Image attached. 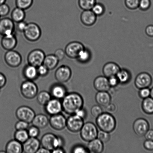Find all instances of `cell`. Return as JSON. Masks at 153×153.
Returning a JSON list of instances; mask_svg holds the SVG:
<instances>
[{
	"instance_id": "cell-1",
	"label": "cell",
	"mask_w": 153,
	"mask_h": 153,
	"mask_svg": "<svg viewBox=\"0 0 153 153\" xmlns=\"http://www.w3.org/2000/svg\"><path fill=\"white\" fill-rule=\"evenodd\" d=\"M63 111L68 115L75 114L83 107L84 100L80 94L76 92L68 93L62 99Z\"/></svg>"
},
{
	"instance_id": "cell-2",
	"label": "cell",
	"mask_w": 153,
	"mask_h": 153,
	"mask_svg": "<svg viewBox=\"0 0 153 153\" xmlns=\"http://www.w3.org/2000/svg\"><path fill=\"white\" fill-rule=\"evenodd\" d=\"M96 123L100 130L110 133L115 130L116 121L111 114L104 112L96 118Z\"/></svg>"
},
{
	"instance_id": "cell-3",
	"label": "cell",
	"mask_w": 153,
	"mask_h": 153,
	"mask_svg": "<svg viewBox=\"0 0 153 153\" xmlns=\"http://www.w3.org/2000/svg\"><path fill=\"white\" fill-rule=\"evenodd\" d=\"M40 142L42 146L49 150L51 152L55 148H62L64 144L63 138L50 133L43 135Z\"/></svg>"
},
{
	"instance_id": "cell-4",
	"label": "cell",
	"mask_w": 153,
	"mask_h": 153,
	"mask_svg": "<svg viewBox=\"0 0 153 153\" xmlns=\"http://www.w3.org/2000/svg\"><path fill=\"white\" fill-rule=\"evenodd\" d=\"M21 94L25 98L31 100L37 97L38 88L33 81L27 80L22 82L20 87Z\"/></svg>"
},
{
	"instance_id": "cell-5",
	"label": "cell",
	"mask_w": 153,
	"mask_h": 153,
	"mask_svg": "<svg viewBox=\"0 0 153 153\" xmlns=\"http://www.w3.org/2000/svg\"><path fill=\"white\" fill-rule=\"evenodd\" d=\"M80 131L82 139L85 141L88 142L96 138L98 133L95 124L90 122L84 123Z\"/></svg>"
},
{
	"instance_id": "cell-6",
	"label": "cell",
	"mask_w": 153,
	"mask_h": 153,
	"mask_svg": "<svg viewBox=\"0 0 153 153\" xmlns=\"http://www.w3.org/2000/svg\"><path fill=\"white\" fill-rule=\"evenodd\" d=\"M23 33L25 38L31 42L37 41L40 38L42 34L40 27L34 22L28 23Z\"/></svg>"
},
{
	"instance_id": "cell-7",
	"label": "cell",
	"mask_w": 153,
	"mask_h": 153,
	"mask_svg": "<svg viewBox=\"0 0 153 153\" xmlns=\"http://www.w3.org/2000/svg\"><path fill=\"white\" fill-rule=\"evenodd\" d=\"M16 117L19 120L31 123L36 115L35 112L29 106H22L18 108L16 112Z\"/></svg>"
},
{
	"instance_id": "cell-8",
	"label": "cell",
	"mask_w": 153,
	"mask_h": 153,
	"mask_svg": "<svg viewBox=\"0 0 153 153\" xmlns=\"http://www.w3.org/2000/svg\"><path fill=\"white\" fill-rule=\"evenodd\" d=\"M4 61L12 68H16L22 64V58L20 54L13 50L7 51L4 55Z\"/></svg>"
},
{
	"instance_id": "cell-9",
	"label": "cell",
	"mask_w": 153,
	"mask_h": 153,
	"mask_svg": "<svg viewBox=\"0 0 153 153\" xmlns=\"http://www.w3.org/2000/svg\"><path fill=\"white\" fill-rule=\"evenodd\" d=\"M46 56L43 51L40 49H35L28 54L27 60L28 64L37 67L43 64Z\"/></svg>"
},
{
	"instance_id": "cell-10",
	"label": "cell",
	"mask_w": 153,
	"mask_h": 153,
	"mask_svg": "<svg viewBox=\"0 0 153 153\" xmlns=\"http://www.w3.org/2000/svg\"><path fill=\"white\" fill-rule=\"evenodd\" d=\"M85 48L84 45L80 42L73 41L67 45L64 51L66 55L68 57L76 59L79 53Z\"/></svg>"
},
{
	"instance_id": "cell-11",
	"label": "cell",
	"mask_w": 153,
	"mask_h": 153,
	"mask_svg": "<svg viewBox=\"0 0 153 153\" xmlns=\"http://www.w3.org/2000/svg\"><path fill=\"white\" fill-rule=\"evenodd\" d=\"M84 124V119L73 114L67 118L66 127L72 132L76 133L80 131Z\"/></svg>"
},
{
	"instance_id": "cell-12",
	"label": "cell",
	"mask_w": 153,
	"mask_h": 153,
	"mask_svg": "<svg viewBox=\"0 0 153 153\" xmlns=\"http://www.w3.org/2000/svg\"><path fill=\"white\" fill-rule=\"evenodd\" d=\"M66 121L65 117L60 113L51 116L49 119V124L54 129L60 131L66 126Z\"/></svg>"
},
{
	"instance_id": "cell-13",
	"label": "cell",
	"mask_w": 153,
	"mask_h": 153,
	"mask_svg": "<svg viewBox=\"0 0 153 153\" xmlns=\"http://www.w3.org/2000/svg\"><path fill=\"white\" fill-rule=\"evenodd\" d=\"M14 22L10 18L0 19V35L5 36L14 34L15 29Z\"/></svg>"
},
{
	"instance_id": "cell-14",
	"label": "cell",
	"mask_w": 153,
	"mask_h": 153,
	"mask_svg": "<svg viewBox=\"0 0 153 153\" xmlns=\"http://www.w3.org/2000/svg\"><path fill=\"white\" fill-rule=\"evenodd\" d=\"M71 69L68 66L61 65L55 71V77L60 83H64L69 80L71 77Z\"/></svg>"
},
{
	"instance_id": "cell-15",
	"label": "cell",
	"mask_w": 153,
	"mask_h": 153,
	"mask_svg": "<svg viewBox=\"0 0 153 153\" xmlns=\"http://www.w3.org/2000/svg\"><path fill=\"white\" fill-rule=\"evenodd\" d=\"M44 106L46 112L51 116L61 113L63 111L62 102L58 99H51Z\"/></svg>"
},
{
	"instance_id": "cell-16",
	"label": "cell",
	"mask_w": 153,
	"mask_h": 153,
	"mask_svg": "<svg viewBox=\"0 0 153 153\" xmlns=\"http://www.w3.org/2000/svg\"><path fill=\"white\" fill-rule=\"evenodd\" d=\"M152 82V79L151 75L146 72L139 73L136 76L134 84L136 88L139 89L148 88Z\"/></svg>"
},
{
	"instance_id": "cell-17",
	"label": "cell",
	"mask_w": 153,
	"mask_h": 153,
	"mask_svg": "<svg viewBox=\"0 0 153 153\" xmlns=\"http://www.w3.org/2000/svg\"><path fill=\"white\" fill-rule=\"evenodd\" d=\"M133 129L135 134L139 136H144L145 133L149 129V124L146 120L139 118L134 121Z\"/></svg>"
},
{
	"instance_id": "cell-18",
	"label": "cell",
	"mask_w": 153,
	"mask_h": 153,
	"mask_svg": "<svg viewBox=\"0 0 153 153\" xmlns=\"http://www.w3.org/2000/svg\"><path fill=\"white\" fill-rule=\"evenodd\" d=\"M40 141L37 138L29 137L22 143L23 152L25 153H37L40 148Z\"/></svg>"
},
{
	"instance_id": "cell-19",
	"label": "cell",
	"mask_w": 153,
	"mask_h": 153,
	"mask_svg": "<svg viewBox=\"0 0 153 153\" xmlns=\"http://www.w3.org/2000/svg\"><path fill=\"white\" fill-rule=\"evenodd\" d=\"M97 16L91 10H84L81 13L80 19L83 25L87 27L93 26L97 21Z\"/></svg>"
},
{
	"instance_id": "cell-20",
	"label": "cell",
	"mask_w": 153,
	"mask_h": 153,
	"mask_svg": "<svg viewBox=\"0 0 153 153\" xmlns=\"http://www.w3.org/2000/svg\"><path fill=\"white\" fill-rule=\"evenodd\" d=\"M17 44V40L14 34L3 36L1 45L3 49L7 51L13 50Z\"/></svg>"
},
{
	"instance_id": "cell-21",
	"label": "cell",
	"mask_w": 153,
	"mask_h": 153,
	"mask_svg": "<svg viewBox=\"0 0 153 153\" xmlns=\"http://www.w3.org/2000/svg\"><path fill=\"white\" fill-rule=\"evenodd\" d=\"M94 86L98 91H108L111 88L108 78L104 76H99L96 78L94 80Z\"/></svg>"
},
{
	"instance_id": "cell-22",
	"label": "cell",
	"mask_w": 153,
	"mask_h": 153,
	"mask_svg": "<svg viewBox=\"0 0 153 153\" xmlns=\"http://www.w3.org/2000/svg\"><path fill=\"white\" fill-rule=\"evenodd\" d=\"M120 69L119 66L116 63L110 62L105 64L103 67L102 71L104 76L108 78L112 76H116Z\"/></svg>"
},
{
	"instance_id": "cell-23",
	"label": "cell",
	"mask_w": 153,
	"mask_h": 153,
	"mask_svg": "<svg viewBox=\"0 0 153 153\" xmlns=\"http://www.w3.org/2000/svg\"><path fill=\"white\" fill-rule=\"evenodd\" d=\"M50 94L54 98L62 100L67 94L66 88L62 84H54L51 88Z\"/></svg>"
},
{
	"instance_id": "cell-24",
	"label": "cell",
	"mask_w": 153,
	"mask_h": 153,
	"mask_svg": "<svg viewBox=\"0 0 153 153\" xmlns=\"http://www.w3.org/2000/svg\"><path fill=\"white\" fill-rule=\"evenodd\" d=\"M95 100L99 105L105 107L110 103L111 97L108 91H98L96 94Z\"/></svg>"
},
{
	"instance_id": "cell-25",
	"label": "cell",
	"mask_w": 153,
	"mask_h": 153,
	"mask_svg": "<svg viewBox=\"0 0 153 153\" xmlns=\"http://www.w3.org/2000/svg\"><path fill=\"white\" fill-rule=\"evenodd\" d=\"M5 152L7 153H22L23 152L22 144L14 139L10 141L6 145Z\"/></svg>"
},
{
	"instance_id": "cell-26",
	"label": "cell",
	"mask_w": 153,
	"mask_h": 153,
	"mask_svg": "<svg viewBox=\"0 0 153 153\" xmlns=\"http://www.w3.org/2000/svg\"><path fill=\"white\" fill-rule=\"evenodd\" d=\"M33 125L39 128H46L49 124V119L46 115L40 114L35 115L32 121Z\"/></svg>"
},
{
	"instance_id": "cell-27",
	"label": "cell",
	"mask_w": 153,
	"mask_h": 153,
	"mask_svg": "<svg viewBox=\"0 0 153 153\" xmlns=\"http://www.w3.org/2000/svg\"><path fill=\"white\" fill-rule=\"evenodd\" d=\"M22 73L27 80L34 81L39 76L37 67L28 64L24 67Z\"/></svg>"
},
{
	"instance_id": "cell-28",
	"label": "cell",
	"mask_w": 153,
	"mask_h": 153,
	"mask_svg": "<svg viewBox=\"0 0 153 153\" xmlns=\"http://www.w3.org/2000/svg\"><path fill=\"white\" fill-rule=\"evenodd\" d=\"M87 149L89 152L100 153L104 149V145L102 142L96 138L89 142Z\"/></svg>"
},
{
	"instance_id": "cell-29",
	"label": "cell",
	"mask_w": 153,
	"mask_h": 153,
	"mask_svg": "<svg viewBox=\"0 0 153 153\" xmlns=\"http://www.w3.org/2000/svg\"><path fill=\"white\" fill-rule=\"evenodd\" d=\"M59 61L54 54H49L45 57L43 64L49 70H53L58 65Z\"/></svg>"
},
{
	"instance_id": "cell-30",
	"label": "cell",
	"mask_w": 153,
	"mask_h": 153,
	"mask_svg": "<svg viewBox=\"0 0 153 153\" xmlns=\"http://www.w3.org/2000/svg\"><path fill=\"white\" fill-rule=\"evenodd\" d=\"M92 57L91 51L88 48H85L79 53L76 59L82 64H86L90 62Z\"/></svg>"
},
{
	"instance_id": "cell-31",
	"label": "cell",
	"mask_w": 153,
	"mask_h": 153,
	"mask_svg": "<svg viewBox=\"0 0 153 153\" xmlns=\"http://www.w3.org/2000/svg\"><path fill=\"white\" fill-rule=\"evenodd\" d=\"M119 83L126 84L131 79V73L126 69H121L116 75Z\"/></svg>"
},
{
	"instance_id": "cell-32",
	"label": "cell",
	"mask_w": 153,
	"mask_h": 153,
	"mask_svg": "<svg viewBox=\"0 0 153 153\" xmlns=\"http://www.w3.org/2000/svg\"><path fill=\"white\" fill-rule=\"evenodd\" d=\"M11 16L12 20L16 23L24 21L25 17V10L16 7L12 11Z\"/></svg>"
},
{
	"instance_id": "cell-33",
	"label": "cell",
	"mask_w": 153,
	"mask_h": 153,
	"mask_svg": "<svg viewBox=\"0 0 153 153\" xmlns=\"http://www.w3.org/2000/svg\"><path fill=\"white\" fill-rule=\"evenodd\" d=\"M142 108L144 112L147 114H153V99L151 97L143 99L142 103Z\"/></svg>"
},
{
	"instance_id": "cell-34",
	"label": "cell",
	"mask_w": 153,
	"mask_h": 153,
	"mask_svg": "<svg viewBox=\"0 0 153 153\" xmlns=\"http://www.w3.org/2000/svg\"><path fill=\"white\" fill-rule=\"evenodd\" d=\"M51 97L50 93L48 91H41L37 94V101L40 105L45 106L51 99Z\"/></svg>"
},
{
	"instance_id": "cell-35",
	"label": "cell",
	"mask_w": 153,
	"mask_h": 153,
	"mask_svg": "<svg viewBox=\"0 0 153 153\" xmlns=\"http://www.w3.org/2000/svg\"><path fill=\"white\" fill-rule=\"evenodd\" d=\"M15 139L22 143H23L29 138L27 130H16L14 134Z\"/></svg>"
},
{
	"instance_id": "cell-36",
	"label": "cell",
	"mask_w": 153,
	"mask_h": 153,
	"mask_svg": "<svg viewBox=\"0 0 153 153\" xmlns=\"http://www.w3.org/2000/svg\"><path fill=\"white\" fill-rule=\"evenodd\" d=\"M96 0H78V4L80 8L83 10H91Z\"/></svg>"
},
{
	"instance_id": "cell-37",
	"label": "cell",
	"mask_w": 153,
	"mask_h": 153,
	"mask_svg": "<svg viewBox=\"0 0 153 153\" xmlns=\"http://www.w3.org/2000/svg\"><path fill=\"white\" fill-rule=\"evenodd\" d=\"M34 0H16V7L24 10H28L32 6Z\"/></svg>"
},
{
	"instance_id": "cell-38",
	"label": "cell",
	"mask_w": 153,
	"mask_h": 153,
	"mask_svg": "<svg viewBox=\"0 0 153 153\" xmlns=\"http://www.w3.org/2000/svg\"><path fill=\"white\" fill-rule=\"evenodd\" d=\"M92 11L97 16H101L105 12V7L103 4L101 3H96L91 9Z\"/></svg>"
},
{
	"instance_id": "cell-39",
	"label": "cell",
	"mask_w": 153,
	"mask_h": 153,
	"mask_svg": "<svg viewBox=\"0 0 153 153\" xmlns=\"http://www.w3.org/2000/svg\"><path fill=\"white\" fill-rule=\"evenodd\" d=\"M140 0H125L126 7L129 10H134L138 8Z\"/></svg>"
},
{
	"instance_id": "cell-40",
	"label": "cell",
	"mask_w": 153,
	"mask_h": 153,
	"mask_svg": "<svg viewBox=\"0 0 153 153\" xmlns=\"http://www.w3.org/2000/svg\"><path fill=\"white\" fill-rule=\"evenodd\" d=\"M97 138L101 141L103 143H105L109 142L110 140V136L109 133L100 130L99 131H98Z\"/></svg>"
},
{
	"instance_id": "cell-41",
	"label": "cell",
	"mask_w": 153,
	"mask_h": 153,
	"mask_svg": "<svg viewBox=\"0 0 153 153\" xmlns=\"http://www.w3.org/2000/svg\"><path fill=\"white\" fill-rule=\"evenodd\" d=\"M27 131L29 137L37 138L40 133V129L34 125L28 127Z\"/></svg>"
},
{
	"instance_id": "cell-42",
	"label": "cell",
	"mask_w": 153,
	"mask_h": 153,
	"mask_svg": "<svg viewBox=\"0 0 153 153\" xmlns=\"http://www.w3.org/2000/svg\"><path fill=\"white\" fill-rule=\"evenodd\" d=\"M151 5V0H140L138 8L142 11H146L149 10Z\"/></svg>"
},
{
	"instance_id": "cell-43",
	"label": "cell",
	"mask_w": 153,
	"mask_h": 153,
	"mask_svg": "<svg viewBox=\"0 0 153 153\" xmlns=\"http://www.w3.org/2000/svg\"><path fill=\"white\" fill-rule=\"evenodd\" d=\"M29 124L26 121L19 120L15 124V128L16 130H27L29 127Z\"/></svg>"
},
{
	"instance_id": "cell-44",
	"label": "cell",
	"mask_w": 153,
	"mask_h": 153,
	"mask_svg": "<svg viewBox=\"0 0 153 153\" xmlns=\"http://www.w3.org/2000/svg\"><path fill=\"white\" fill-rule=\"evenodd\" d=\"M91 112L92 116L96 118L103 113V109L101 106L99 105H95L91 108Z\"/></svg>"
},
{
	"instance_id": "cell-45",
	"label": "cell",
	"mask_w": 153,
	"mask_h": 153,
	"mask_svg": "<svg viewBox=\"0 0 153 153\" xmlns=\"http://www.w3.org/2000/svg\"><path fill=\"white\" fill-rule=\"evenodd\" d=\"M37 73H38L39 76L43 77V76H47L49 74V70L43 64L37 67Z\"/></svg>"
},
{
	"instance_id": "cell-46",
	"label": "cell",
	"mask_w": 153,
	"mask_h": 153,
	"mask_svg": "<svg viewBox=\"0 0 153 153\" xmlns=\"http://www.w3.org/2000/svg\"><path fill=\"white\" fill-rule=\"evenodd\" d=\"M10 12V7L7 4H4L0 5V16L3 17L7 16Z\"/></svg>"
},
{
	"instance_id": "cell-47",
	"label": "cell",
	"mask_w": 153,
	"mask_h": 153,
	"mask_svg": "<svg viewBox=\"0 0 153 153\" xmlns=\"http://www.w3.org/2000/svg\"><path fill=\"white\" fill-rule=\"evenodd\" d=\"M72 152L74 153H85L89 152L87 148L82 145H77L74 147L72 150Z\"/></svg>"
},
{
	"instance_id": "cell-48",
	"label": "cell",
	"mask_w": 153,
	"mask_h": 153,
	"mask_svg": "<svg viewBox=\"0 0 153 153\" xmlns=\"http://www.w3.org/2000/svg\"><path fill=\"white\" fill-rule=\"evenodd\" d=\"M150 89L148 88H142L139 91V95L141 98L144 99L150 97Z\"/></svg>"
},
{
	"instance_id": "cell-49",
	"label": "cell",
	"mask_w": 153,
	"mask_h": 153,
	"mask_svg": "<svg viewBox=\"0 0 153 153\" xmlns=\"http://www.w3.org/2000/svg\"><path fill=\"white\" fill-rule=\"evenodd\" d=\"M54 55L57 58L58 61H62L65 58L66 55L65 51L61 49H57L55 51Z\"/></svg>"
},
{
	"instance_id": "cell-50",
	"label": "cell",
	"mask_w": 153,
	"mask_h": 153,
	"mask_svg": "<svg viewBox=\"0 0 153 153\" xmlns=\"http://www.w3.org/2000/svg\"><path fill=\"white\" fill-rule=\"evenodd\" d=\"M28 23L24 20L16 23L15 27H16V30L19 32H23L26 27Z\"/></svg>"
},
{
	"instance_id": "cell-51",
	"label": "cell",
	"mask_w": 153,
	"mask_h": 153,
	"mask_svg": "<svg viewBox=\"0 0 153 153\" xmlns=\"http://www.w3.org/2000/svg\"><path fill=\"white\" fill-rule=\"evenodd\" d=\"M109 85L111 88H114L119 83L116 76H111L108 78Z\"/></svg>"
},
{
	"instance_id": "cell-52",
	"label": "cell",
	"mask_w": 153,
	"mask_h": 153,
	"mask_svg": "<svg viewBox=\"0 0 153 153\" xmlns=\"http://www.w3.org/2000/svg\"><path fill=\"white\" fill-rule=\"evenodd\" d=\"M143 146L147 150L153 151V141L146 140L144 142Z\"/></svg>"
},
{
	"instance_id": "cell-53",
	"label": "cell",
	"mask_w": 153,
	"mask_h": 153,
	"mask_svg": "<svg viewBox=\"0 0 153 153\" xmlns=\"http://www.w3.org/2000/svg\"><path fill=\"white\" fill-rule=\"evenodd\" d=\"M75 114L84 120L87 116L86 111L84 109H83V108L78 109Z\"/></svg>"
},
{
	"instance_id": "cell-54",
	"label": "cell",
	"mask_w": 153,
	"mask_h": 153,
	"mask_svg": "<svg viewBox=\"0 0 153 153\" xmlns=\"http://www.w3.org/2000/svg\"><path fill=\"white\" fill-rule=\"evenodd\" d=\"M106 110L108 113H113L116 110V106L113 103H109L105 107Z\"/></svg>"
},
{
	"instance_id": "cell-55",
	"label": "cell",
	"mask_w": 153,
	"mask_h": 153,
	"mask_svg": "<svg viewBox=\"0 0 153 153\" xmlns=\"http://www.w3.org/2000/svg\"><path fill=\"white\" fill-rule=\"evenodd\" d=\"M7 79L3 73H0V89L4 88L7 83Z\"/></svg>"
},
{
	"instance_id": "cell-56",
	"label": "cell",
	"mask_w": 153,
	"mask_h": 153,
	"mask_svg": "<svg viewBox=\"0 0 153 153\" xmlns=\"http://www.w3.org/2000/svg\"><path fill=\"white\" fill-rule=\"evenodd\" d=\"M145 33L150 37H153V25H149L145 28Z\"/></svg>"
},
{
	"instance_id": "cell-57",
	"label": "cell",
	"mask_w": 153,
	"mask_h": 153,
	"mask_svg": "<svg viewBox=\"0 0 153 153\" xmlns=\"http://www.w3.org/2000/svg\"><path fill=\"white\" fill-rule=\"evenodd\" d=\"M144 136L146 140L153 141V130H148L145 133Z\"/></svg>"
},
{
	"instance_id": "cell-58",
	"label": "cell",
	"mask_w": 153,
	"mask_h": 153,
	"mask_svg": "<svg viewBox=\"0 0 153 153\" xmlns=\"http://www.w3.org/2000/svg\"><path fill=\"white\" fill-rule=\"evenodd\" d=\"M51 153V151L49 150L46 149V148L43 147L42 146V148H39L37 150V153Z\"/></svg>"
},
{
	"instance_id": "cell-59",
	"label": "cell",
	"mask_w": 153,
	"mask_h": 153,
	"mask_svg": "<svg viewBox=\"0 0 153 153\" xmlns=\"http://www.w3.org/2000/svg\"><path fill=\"white\" fill-rule=\"evenodd\" d=\"M51 152L53 153H64L65 152V151L63 148H58L54 149Z\"/></svg>"
},
{
	"instance_id": "cell-60",
	"label": "cell",
	"mask_w": 153,
	"mask_h": 153,
	"mask_svg": "<svg viewBox=\"0 0 153 153\" xmlns=\"http://www.w3.org/2000/svg\"><path fill=\"white\" fill-rule=\"evenodd\" d=\"M150 91V97L153 99V87L152 88H151Z\"/></svg>"
},
{
	"instance_id": "cell-61",
	"label": "cell",
	"mask_w": 153,
	"mask_h": 153,
	"mask_svg": "<svg viewBox=\"0 0 153 153\" xmlns=\"http://www.w3.org/2000/svg\"><path fill=\"white\" fill-rule=\"evenodd\" d=\"M6 0H0V5L5 3Z\"/></svg>"
},
{
	"instance_id": "cell-62",
	"label": "cell",
	"mask_w": 153,
	"mask_h": 153,
	"mask_svg": "<svg viewBox=\"0 0 153 153\" xmlns=\"http://www.w3.org/2000/svg\"><path fill=\"white\" fill-rule=\"evenodd\" d=\"M0 18H1V16H0Z\"/></svg>"
}]
</instances>
